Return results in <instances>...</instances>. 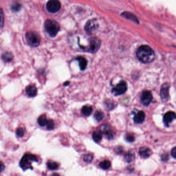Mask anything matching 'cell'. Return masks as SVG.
Instances as JSON below:
<instances>
[{"label": "cell", "mask_w": 176, "mask_h": 176, "mask_svg": "<svg viewBox=\"0 0 176 176\" xmlns=\"http://www.w3.org/2000/svg\"><path fill=\"white\" fill-rule=\"evenodd\" d=\"M136 55L138 59L144 63H151L155 59L154 52L148 45L140 46L136 52Z\"/></svg>", "instance_id": "6da1fadb"}, {"label": "cell", "mask_w": 176, "mask_h": 176, "mask_svg": "<svg viewBox=\"0 0 176 176\" xmlns=\"http://www.w3.org/2000/svg\"><path fill=\"white\" fill-rule=\"evenodd\" d=\"M101 41L97 37H91L88 39V45L86 47L82 46L79 44L80 48L84 51L95 53L97 52L98 50L99 49L100 45H101Z\"/></svg>", "instance_id": "7a4b0ae2"}, {"label": "cell", "mask_w": 176, "mask_h": 176, "mask_svg": "<svg viewBox=\"0 0 176 176\" xmlns=\"http://www.w3.org/2000/svg\"><path fill=\"white\" fill-rule=\"evenodd\" d=\"M44 27L45 31L51 37L57 36L60 29V25L56 21L47 19L45 22Z\"/></svg>", "instance_id": "3957f363"}, {"label": "cell", "mask_w": 176, "mask_h": 176, "mask_svg": "<svg viewBox=\"0 0 176 176\" xmlns=\"http://www.w3.org/2000/svg\"><path fill=\"white\" fill-rule=\"evenodd\" d=\"M34 162H38L36 156L32 154H25L20 160V166L24 171L29 169L33 170V168L32 166V163Z\"/></svg>", "instance_id": "277c9868"}, {"label": "cell", "mask_w": 176, "mask_h": 176, "mask_svg": "<svg viewBox=\"0 0 176 176\" xmlns=\"http://www.w3.org/2000/svg\"><path fill=\"white\" fill-rule=\"evenodd\" d=\"M25 37L27 43L33 47H38L41 43L40 36L36 32L34 31L27 32L25 34Z\"/></svg>", "instance_id": "5b68a950"}, {"label": "cell", "mask_w": 176, "mask_h": 176, "mask_svg": "<svg viewBox=\"0 0 176 176\" xmlns=\"http://www.w3.org/2000/svg\"><path fill=\"white\" fill-rule=\"evenodd\" d=\"M61 3L57 0H51L46 4V8L50 13H56L61 8Z\"/></svg>", "instance_id": "8992f818"}, {"label": "cell", "mask_w": 176, "mask_h": 176, "mask_svg": "<svg viewBox=\"0 0 176 176\" xmlns=\"http://www.w3.org/2000/svg\"><path fill=\"white\" fill-rule=\"evenodd\" d=\"M127 89L126 83L124 81H121L118 84L112 89V93L115 96L122 95L126 91Z\"/></svg>", "instance_id": "52a82bcc"}, {"label": "cell", "mask_w": 176, "mask_h": 176, "mask_svg": "<svg viewBox=\"0 0 176 176\" xmlns=\"http://www.w3.org/2000/svg\"><path fill=\"white\" fill-rule=\"evenodd\" d=\"M98 25L97 24V21L95 19H91L87 21L86 24L85 25L84 29L88 34H92L94 31L97 29Z\"/></svg>", "instance_id": "ba28073f"}, {"label": "cell", "mask_w": 176, "mask_h": 176, "mask_svg": "<svg viewBox=\"0 0 176 176\" xmlns=\"http://www.w3.org/2000/svg\"><path fill=\"white\" fill-rule=\"evenodd\" d=\"M101 131L106 136L108 140H112L114 138L115 133L111 129V126L107 124H103L101 127Z\"/></svg>", "instance_id": "9c48e42d"}, {"label": "cell", "mask_w": 176, "mask_h": 176, "mask_svg": "<svg viewBox=\"0 0 176 176\" xmlns=\"http://www.w3.org/2000/svg\"><path fill=\"white\" fill-rule=\"evenodd\" d=\"M152 99V96L151 93L148 90H146L144 91L141 96V98H140L142 104L145 106H147L150 103Z\"/></svg>", "instance_id": "30bf717a"}, {"label": "cell", "mask_w": 176, "mask_h": 176, "mask_svg": "<svg viewBox=\"0 0 176 176\" xmlns=\"http://www.w3.org/2000/svg\"><path fill=\"white\" fill-rule=\"evenodd\" d=\"M176 119V113L174 112H168L165 114L163 118L164 124L166 126H168L169 124L174 120Z\"/></svg>", "instance_id": "8fae6325"}, {"label": "cell", "mask_w": 176, "mask_h": 176, "mask_svg": "<svg viewBox=\"0 0 176 176\" xmlns=\"http://www.w3.org/2000/svg\"><path fill=\"white\" fill-rule=\"evenodd\" d=\"M169 84L165 83L163 85L161 90V97L163 101H166L169 97Z\"/></svg>", "instance_id": "7c38bea8"}, {"label": "cell", "mask_w": 176, "mask_h": 176, "mask_svg": "<svg viewBox=\"0 0 176 176\" xmlns=\"http://www.w3.org/2000/svg\"><path fill=\"white\" fill-rule=\"evenodd\" d=\"M152 152L149 148L146 147H142L140 148L139 150V154L142 158H147L151 156Z\"/></svg>", "instance_id": "4fadbf2b"}, {"label": "cell", "mask_w": 176, "mask_h": 176, "mask_svg": "<svg viewBox=\"0 0 176 176\" xmlns=\"http://www.w3.org/2000/svg\"><path fill=\"white\" fill-rule=\"evenodd\" d=\"M145 118V114L143 111H139L134 117V122L136 124H142Z\"/></svg>", "instance_id": "5bb4252c"}, {"label": "cell", "mask_w": 176, "mask_h": 176, "mask_svg": "<svg viewBox=\"0 0 176 176\" xmlns=\"http://www.w3.org/2000/svg\"><path fill=\"white\" fill-rule=\"evenodd\" d=\"M25 93L29 97H35L37 94V89L34 85H29L25 88Z\"/></svg>", "instance_id": "9a60e30c"}, {"label": "cell", "mask_w": 176, "mask_h": 176, "mask_svg": "<svg viewBox=\"0 0 176 176\" xmlns=\"http://www.w3.org/2000/svg\"><path fill=\"white\" fill-rule=\"evenodd\" d=\"M76 60L78 61L79 64V67L82 71H83L86 68L87 66V61L85 57H78L76 58Z\"/></svg>", "instance_id": "2e32d148"}, {"label": "cell", "mask_w": 176, "mask_h": 176, "mask_svg": "<svg viewBox=\"0 0 176 176\" xmlns=\"http://www.w3.org/2000/svg\"><path fill=\"white\" fill-rule=\"evenodd\" d=\"M103 133L99 130H97L94 132L93 134V138L96 142H99L102 139Z\"/></svg>", "instance_id": "e0dca14e"}, {"label": "cell", "mask_w": 176, "mask_h": 176, "mask_svg": "<svg viewBox=\"0 0 176 176\" xmlns=\"http://www.w3.org/2000/svg\"><path fill=\"white\" fill-rule=\"evenodd\" d=\"M13 55L10 52H5L2 55V59L5 63H9L13 59Z\"/></svg>", "instance_id": "ac0fdd59"}, {"label": "cell", "mask_w": 176, "mask_h": 176, "mask_svg": "<svg viewBox=\"0 0 176 176\" xmlns=\"http://www.w3.org/2000/svg\"><path fill=\"white\" fill-rule=\"evenodd\" d=\"M93 107L88 105H84L82 108L81 110L82 113L86 116H90L93 112Z\"/></svg>", "instance_id": "d6986e66"}, {"label": "cell", "mask_w": 176, "mask_h": 176, "mask_svg": "<svg viewBox=\"0 0 176 176\" xmlns=\"http://www.w3.org/2000/svg\"><path fill=\"white\" fill-rule=\"evenodd\" d=\"M124 157V159L127 162L131 163L135 158V154L133 151H129L125 154Z\"/></svg>", "instance_id": "ffe728a7"}, {"label": "cell", "mask_w": 176, "mask_h": 176, "mask_svg": "<svg viewBox=\"0 0 176 176\" xmlns=\"http://www.w3.org/2000/svg\"><path fill=\"white\" fill-rule=\"evenodd\" d=\"M37 122L39 126H45L47 125V117L45 115H41V116L38 118Z\"/></svg>", "instance_id": "44dd1931"}, {"label": "cell", "mask_w": 176, "mask_h": 176, "mask_svg": "<svg viewBox=\"0 0 176 176\" xmlns=\"http://www.w3.org/2000/svg\"><path fill=\"white\" fill-rule=\"evenodd\" d=\"M94 118L97 122H100L104 119V113L101 111H97L95 112V114H94Z\"/></svg>", "instance_id": "7402d4cb"}, {"label": "cell", "mask_w": 176, "mask_h": 176, "mask_svg": "<svg viewBox=\"0 0 176 176\" xmlns=\"http://www.w3.org/2000/svg\"><path fill=\"white\" fill-rule=\"evenodd\" d=\"M111 162L108 160H104L100 163L99 166L101 168L104 170H106L111 167Z\"/></svg>", "instance_id": "603a6c76"}, {"label": "cell", "mask_w": 176, "mask_h": 176, "mask_svg": "<svg viewBox=\"0 0 176 176\" xmlns=\"http://www.w3.org/2000/svg\"><path fill=\"white\" fill-rule=\"evenodd\" d=\"M47 166L49 169L51 170H55L59 168V165L57 163L50 161L47 163Z\"/></svg>", "instance_id": "cb8c5ba5"}, {"label": "cell", "mask_w": 176, "mask_h": 176, "mask_svg": "<svg viewBox=\"0 0 176 176\" xmlns=\"http://www.w3.org/2000/svg\"><path fill=\"white\" fill-rule=\"evenodd\" d=\"M94 156L91 154H85L83 156V160L84 162L87 163H90L93 161Z\"/></svg>", "instance_id": "d4e9b609"}, {"label": "cell", "mask_w": 176, "mask_h": 176, "mask_svg": "<svg viewBox=\"0 0 176 176\" xmlns=\"http://www.w3.org/2000/svg\"><path fill=\"white\" fill-rule=\"evenodd\" d=\"M21 6L18 3H13L10 6V9L13 12H18L20 10Z\"/></svg>", "instance_id": "484cf974"}, {"label": "cell", "mask_w": 176, "mask_h": 176, "mask_svg": "<svg viewBox=\"0 0 176 176\" xmlns=\"http://www.w3.org/2000/svg\"><path fill=\"white\" fill-rule=\"evenodd\" d=\"M122 15L124 16V17H126V18L130 19L131 20H133V21H138V19L136 18L135 16H134L133 15L131 14V13H128L127 12H124Z\"/></svg>", "instance_id": "4316f807"}, {"label": "cell", "mask_w": 176, "mask_h": 176, "mask_svg": "<svg viewBox=\"0 0 176 176\" xmlns=\"http://www.w3.org/2000/svg\"><path fill=\"white\" fill-rule=\"evenodd\" d=\"M24 133H25L24 129H23V128H21V127L19 128L16 130V135L19 138L23 137L24 135Z\"/></svg>", "instance_id": "83f0119b"}, {"label": "cell", "mask_w": 176, "mask_h": 176, "mask_svg": "<svg viewBox=\"0 0 176 176\" xmlns=\"http://www.w3.org/2000/svg\"><path fill=\"white\" fill-rule=\"evenodd\" d=\"M47 129L49 130H52L54 129V122L52 120H47Z\"/></svg>", "instance_id": "f1b7e54d"}, {"label": "cell", "mask_w": 176, "mask_h": 176, "mask_svg": "<svg viewBox=\"0 0 176 176\" xmlns=\"http://www.w3.org/2000/svg\"><path fill=\"white\" fill-rule=\"evenodd\" d=\"M126 140L128 142H132L135 140V138L134 136L130 134H128L126 136Z\"/></svg>", "instance_id": "f546056e"}, {"label": "cell", "mask_w": 176, "mask_h": 176, "mask_svg": "<svg viewBox=\"0 0 176 176\" xmlns=\"http://www.w3.org/2000/svg\"><path fill=\"white\" fill-rule=\"evenodd\" d=\"M3 10L2 8H1V28H2L3 27V24H4V20H3Z\"/></svg>", "instance_id": "4dcf8cb0"}, {"label": "cell", "mask_w": 176, "mask_h": 176, "mask_svg": "<svg viewBox=\"0 0 176 176\" xmlns=\"http://www.w3.org/2000/svg\"><path fill=\"white\" fill-rule=\"evenodd\" d=\"M161 159L163 161H167L169 159V156L168 154H163L161 156Z\"/></svg>", "instance_id": "1f68e13d"}, {"label": "cell", "mask_w": 176, "mask_h": 176, "mask_svg": "<svg viewBox=\"0 0 176 176\" xmlns=\"http://www.w3.org/2000/svg\"><path fill=\"white\" fill-rule=\"evenodd\" d=\"M171 155L174 158L176 159V147H174L172 149Z\"/></svg>", "instance_id": "d6a6232c"}, {"label": "cell", "mask_w": 176, "mask_h": 176, "mask_svg": "<svg viewBox=\"0 0 176 176\" xmlns=\"http://www.w3.org/2000/svg\"><path fill=\"white\" fill-rule=\"evenodd\" d=\"M69 84H70V82H65L64 83V86H68V85H69Z\"/></svg>", "instance_id": "836d02e7"}, {"label": "cell", "mask_w": 176, "mask_h": 176, "mask_svg": "<svg viewBox=\"0 0 176 176\" xmlns=\"http://www.w3.org/2000/svg\"><path fill=\"white\" fill-rule=\"evenodd\" d=\"M4 166L3 165L2 163H1V172H3V169H4Z\"/></svg>", "instance_id": "e575fe53"}, {"label": "cell", "mask_w": 176, "mask_h": 176, "mask_svg": "<svg viewBox=\"0 0 176 176\" xmlns=\"http://www.w3.org/2000/svg\"><path fill=\"white\" fill-rule=\"evenodd\" d=\"M51 176H60V175L59 174H57V173H54Z\"/></svg>", "instance_id": "d590c367"}]
</instances>
